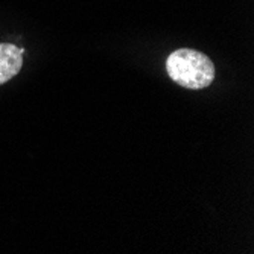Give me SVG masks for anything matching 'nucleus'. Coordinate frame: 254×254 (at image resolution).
I'll use <instances>...</instances> for the list:
<instances>
[{
	"mask_svg": "<svg viewBox=\"0 0 254 254\" xmlns=\"http://www.w3.org/2000/svg\"><path fill=\"white\" fill-rule=\"evenodd\" d=\"M166 70L174 82L190 90L205 88L215 79V65L212 60L192 49H178L172 52L166 61Z\"/></svg>",
	"mask_w": 254,
	"mask_h": 254,
	"instance_id": "obj_1",
	"label": "nucleus"
},
{
	"mask_svg": "<svg viewBox=\"0 0 254 254\" xmlns=\"http://www.w3.org/2000/svg\"><path fill=\"white\" fill-rule=\"evenodd\" d=\"M25 49L11 43H0V85L11 81L23 67Z\"/></svg>",
	"mask_w": 254,
	"mask_h": 254,
	"instance_id": "obj_2",
	"label": "nucleus"
}]
</instances>
